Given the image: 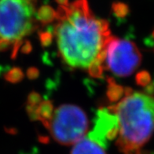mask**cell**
I'll use <instances>...</instances> for the list:
<instances>
[{"mask_svg": "<svg viewBox=\"0 0 154 154\" xmlns=\"http://www.w3.org/2000/svg\"><path fill=\"white\" fill-rule=\"evenodd\" d=\"M38 20L36 0H0V51L16 54Z\"/></svg>", "mask_w": 154, "mask_h": 154, "instance_id": "3957f363", "label": "cell"}, {"mask_svg": "<svg viewBox=\"0 0 154 154\" xmlns=\"http://www.w3.org/2000/svg\"><path fill=\"white\" fill-rule=\"evenodd\" d=\"M141 61L142 55L134 43L112 36L106 49L105 69L116 76L126 77L138 69Z\"/></svg>", "mask_w": 154, "mask_h": 154, "instance_id": "5b68a950", "label": "cell"}, {"mask_svg": "<svg viewBox=\"0 0 154 154\" xmlns=\"http://www.w3.org/2000/svg\"><path fill=\"white\" fill-rule=\"evenodd\" d=\"M152 37H153V38H154V31H153V32H152Z\"/></svg>", "mask_w": 154, "mask_h": 154, "instance_id": "52a82bcc", "label": "cell"}, {"mask_svg": "<svg viewBox=\"0 0 154 154\" xmlns=\"http://www.w3.org/2000/svg\"><path fill=\"white\" fill-rule=\"evenodd\" d=\"M71 154H106V152L103 146L86 134L84 138L74 145Z\"/></svg>", "mask_w": 154, "mask_h": 154, "instance_id": "8992f818", "label": "cell"}, {"mask_svg": "<svg viewBox=\"0 0 154 154\" xmlns=\"http://www.w3.org/2000/svg\"><path fill=\"white\" fill-rule=\"evenodd\" d=\"M54 19L55 41L62 61L91 76H101L112 38L107 21L94 16L87 0L61 2Z\"/></svg>", "mask_w": 154, "mask_h": 154, "instance_id": "6da1fadb", "label": "cell"}, {"mask_svg": "<svg viewBox=\"0 0 154 154\" xmlns=\"http://www.w3.org/2000/svg\"><path fill=\"white\" fill-rule=\"evenodd\" d=\"M54 139L61 145H75L88 133L89 122L78 106L62 105L53 111L46 123Z\"/></svg>", "mask_w": 154, "mask_h": 154, "instance_id": "277c9868", "label": "cell"}, {"mask_svg": "<svg viewBox=\"0 0 154 154\" xmlns=\"http://www.w3.org/2000/svg\"><path fill=\"white\" fill-rule=\"evenodd\" d=\"M117 120L116 146L124 154H142L154 133V96L128 91L110 107Z\"/></svg>", "mask_w": 154, "mask_h": 154, "instance_id": "7a4b0ae2", "label": "cell"}]
</instances>
